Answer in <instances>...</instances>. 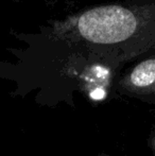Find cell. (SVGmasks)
<instances>
[{
    "label": "cell",
    "instance_id": "3",
    "mask_svg": "<svg viewBox=\"0 0 155 156\" xmlns=\"http://www.w3.org/2000/svg\"><path fill=\"white\" fill-rule=\"evenodd\" d=\"M151 144H152V149H153V152H154V155H155V136H154L153 138H152Z\"/></svg>",
    "mask_w": 155,
    "mask_h": 156
},
{
    "label": "cell",
    "instance_id": "2",
    "mask_svg": "<svg viewBox=\"0 0 155 156\" xmlns=\"http://www.w3.org/2000/svg\"><path fill=\"white\" fill-rule=\"evenodd\" d=\"M121 96L155 104V50L122 70L114 85Z\"/></svg>",
    "mask_w": 155,
    "mask_h": 156
},
{
    "label": "cell",
    "instance_id": "1",
    "mask_svg": "<svg viewBox=\"0 0 155 156\" xmlns=\"http://www.w3.org/2000/svg\"><path fill=\"white\" fill-rule=\"evenodd\" d=\"M45 33L122 71L155 50V0H118L50 21Z\"/></svg>",
    "mask_w": 155,
    "mask_h": 156
}]
</instances>
